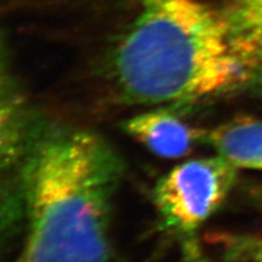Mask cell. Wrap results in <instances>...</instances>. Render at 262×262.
<instances>
[{"label":"cell","mask_w":262,"mask_h":262,"mask_svg":"<svg viewBox=\"0 0 262 262\" xmlns=\"http://www.w3.org/2000/svg\"><path fill=\"white\" fill-rule=\"evenodd\" d=\"M121 163L104 139L57 130L37 139L23 171L27 237L14 262H108Z\"/></svg>","instance_id":"1"},{"label":"cell","mask_w":262,"mask_h":262,"mask_svg":"<svg viewBox=\"0 0 262 262\" xmlns=\"http://www.w3.org/2000/svg\"><path fill=\"white\" fill-rule=\"evenodd\" d=\"M229 43L220 12L199 0H142L110 60L131 104H179L246 83L255 72Z\"/></svg>","instance_id":"2"},{"label":"cell","mask_w":262,"mask_h":262,"mask_svg":"<svg viewBox=\"0 0 262 262\" xmlns=\"http://www.w3.org/2000/svg\"><path fill=\"white\" fill-rule=\"evenodd\" d=\"M237 168L221 155L180 164L161 178L154 202L168 227L192 234L213 214L236 183Z\"/></svg>","instance_id":"3"},{"label":"cell","mask_w":262,"mask_h":262,"mask_svg":"<svg viewBox=\"0 0 262 262\" xmlns=\"http://www.w3.org/2000/svg\"><path fill=\"white\" fill-rule=\"evenodd\" d=\"M125 131L155 155L165 159L184 157L204 133L179 119L174 112L157 108L128 119Z\"/></svg>","instance_id":"4"},{"label":"cell","mask_w":262,"mask_h":262,"mask_svg":"<svg viewBox=\"0 0 262 262\" xmlns=\"http://www.w3.org/2000/svg\"><path fill=\"white\" fill-rule=\"evenodd\" d=\"M204 139L237 168L262 170V119L236 117L209 130Z\"/></svg>","instance_id":"5"},{"label":"cell","mask_w":262,"mask_h":262,"mask_svg":"<svg viewBox=\"0 0 262 262\" xmlns=\"http://www.w3.org/2000/svg\"><path fill=\"white\" fill-rule=\"evenodd\" d=\"M219 12L235 52L257 69L262 64V0H224Z\"/></svg>","instance_id":"6"},{"label":"cell","mask_w":262,"mask_h":262,"mask_svg":"<svg viewBox=\"0 0 262 262\" xmlns=\"http://www.w3.org/2000/svg\"><path fill=\"white\" fill-rule=\"evenodd\" d=\"M26 103L14 72L4 38L0 34V111Z\"/></svg>","instance_id":"7"},{"label":"cell","mask_w":262,"mask_h":262,"mask_svg":"<svg viewBox=\"0 0 262 262\" xmlns=\"http://www.w3.org/2000/svg\"><path fill=\"white\" fill-rule=\"evenodd\" d=\"M229 245L232 247V251L228 255L233 260L246 259L252 262H262V239L234 237Z\"/></svg>","instance_id":"8"}]
</instances>
